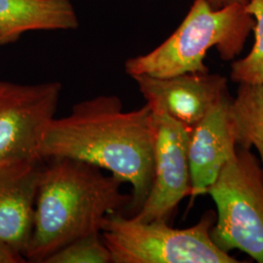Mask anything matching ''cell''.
<instances>
[{
	"instance_id": "6da1fadb",
	"label": "cell",
	"mask_w": 263,
	"mask_h": 263,
	"mask_svg": "<svg viewBox=\"0 0 263 263\" xmlns=\"http://www.w3.org/2000/svg\"><path fill=\"white\" fill-rule=\"evenodd\" d=\"M43 160L70 158L107 170L132 185V216L151 192L154 176V124L149 105L126 111L121 99L101 95L72 106L48 124L38 148Z\"/></svg>"
},
{
	"instance_id": "7a4b0ae2",
	"label": "cell",
	"mask_w": 263,
	"mask_h": 263,
	"mask_svg": "<svg viewBox=\"0 0 263 263\" xmlns=\"http://www.w3.org/2000/svg\"><path fill=\"white\" fill-rule=\"evenodd\" d=\"M44 161L25 254L30 262H44L76 239L101 233L106 216L131 205L122 181L101 168L70 158Z\"/></svg>"
},
{
	"instance_id": "3957f363",
	"label": "cell",
	"mask_w": 263,
	"mask_h": 263,
	"mask_svg": "<svg viewBox=\"0 0 263 263\" xmlns=\"http://www.w3.org/2000/svg\"><path fill=\"white\" fill-rule=\"evenodd\" d=\"M254 18L246 4L215 9L205 0H195L179 28L151 52L126 61L128 76L158 78L209 72L204 60L216 48L223 61L235 59L253 31Z\"/></svg>"
},
{
	"instance_id": "277c9868",
	"label": "cell",
	"mask_w": 263,
	"mask_h": 263,
	"mask_svg": "<svg viewBox=\"0 0 263 263\" xmlns=\"http://www.w3.org/2000/svg\"><path fill=\"white\" fill-rule=\"evenodd\" d=\"M216 215L209 211L195 226L174 228L167 220L140 221L120 213L106 216L102 238L113 263H239L211 238Z\"/></svg>"
},
{
	"instance_id": "5b68a950",
	"label": "cell",
	"mask_w": 263,
	"mask_h": 263,
	"mask_svg": "<svg viewBox=\"0 0 263 263\" xmlns=\"http://www.w3.org/2000/svg\"><path fill=\"white\" fill-rule=\"evenodd\" d=\"M216 206L211 238L223 252L239 250L263 263V168L248 149L237 146L209 187Z\"/></svg>"
},
{
	"instance_id": "8992f818",
	"label": "cell",
	"mask_w": 263,
	"mask_h": 263,
	"mask_svg": "<svg viewBox=\"0 0 263 263\" xmlns=\"http://www.w3.org/2000/svg\"><path fill=\"white\" fill-rule=\"evenodd\" d=\"M62 90L59 81L19 84L0 79V160L39 156L40 141L55 117Z\"/></svg>"
},
{
	"instance_id": "52a82bcc",
	"label": "cell",
	"mask_w": 263,
	"mask_h": 263,
	"mask_svg": "<svg viewBox=\"0 0 263 263\" xmlns=\"http://www.w3.org/2000/svg\"><path fill=\"white\" fill-rule=\"evenodd\" d=\"M154 124V176L151 192L132 217L167 220L182 199L190 196L188 146L191 131L162 110L151 109Z\"/></svg>"
},
{
	"instance_id": "ba28073f",
	"label": "cell",
	"mask_w": 263,
	"mask_h": 263,
	"mask_svg": "<svg viewBox=\"0 0 263 263\" xmlns=\"http://www.w3.org/2000/svg\"><path fill=\"white\" fill-rule=\"evenodd\" d=\"M132 78L151 109L169 114L191 132L216 104L230 96L227 78L216 73Z\"/></svg>"
},
{
	"instance_id": "9c48e42d",
	"label": "cell",
	"mask_w": 263,
	"mask_h": 263,
	"mask_svg": "<svg viewBox=\"0 0 263 263\" xmlns=\"http://www.w3.org/2000/svg\"><path fill=\"white\" fill-rule=\"evenodd\" d=\"M44 162L39 156L0 160V239L24 255L32 233L38 181Z\"/></svg>"
},
{
	"instance_id": "30bf717a",
	"label": "cell",
	"mask_w": 263,
	"mask_h": 263,
	"mask_svg": "<svg viewBox=\"0 0 263 263\" xmlns=\"http://www.w3.org/2000/svg\"><path fill=\"white\" fill-rule=\"evenodd\" d=\"M229 96L208 113L192 130L188 146L191 202L207 194L223 167L236 154L235 139L228 116Z\"/></svg>"
},
{
	"instance_id": "8fae6325",
	"label": "cell",
	"mask_w": 263,
	"mask_h": 263,
	"mask_svg": "<svg viewBox=\"0 0 263 263\" xmlns=\"http://www.w3.org/2000/svg\"><path fill=\"white\" fill-rule=\"evenodd\" d=\"M79 19L70 0H0V46L30 31L73 30Z\"/></svg>"
},
{
	"instance_id": "7c38bea8",
	"label": "cell",
	"mask_w": 263,
	"mask_h": 263,
	"mask_svg": "<svg viewBox=\"0 0 263 263\" xmlns=\"http://www.w3.org/2000/svg\"><path fill=\"white\" fill-rule=\"evenodd\" d=\"M228 116L236 145L248 151L254 146L263 168V84L241 83Z\"/></svg>"
},
{
	"instance_id": "4fadbf2b",
	"label": "cell",
	"mask_w": 263,
	"mask_h": 263,
	"mask_svg": "<svg viewBox=\"0 0 263 263\" xmlns=\"http://www.w3.org/2000/svg\"><path fill=\"white\" fill-rule=\"evenodd\" d=\"M246 7L254 18V45L247 56L232 63L230 77L239 84H263V0H249Z\"/></svg>"
},
{
	"instance_id": "5bb4252c",
	"label": "cell",
	"mask_w": 263,
	"mask_h": 263,
	"mask_svg": "<svg viewBox=\"0 0 263 263\" xmlns=\"http://www.w3.org/2000/svg\"><path fill=\"white\" fill-rule=\"evenodd\" d=\"M111 255L101 233L78 238L51 254L43 263H110Z\"/></svg>"
},
{
	"instance_id": "9a60e30c",
	"label": "cell",
	"mask_w": 263,
	"mask_h": 263,
	"mask_svg": "<svg viewBox=\"0 0 263 263\" xmlns=\"http://www.w3.org/2000/svg\"><path fill=\"white\" fill-rule=\"evenodd\" d=\"M28 262L25 255L13 246L0 239V263Z\"/></svg>"
},
{
	"instance_id": "2e32d148",
	"label": "cell",
	"mask_w": 263,
	"mask_h": 263,
	"mask_svg": "<svg viewBox=\"0 0 263 263\" xmlns=\"http://www.w3.org/2000/svg\"><path fill=\"white\" fill-rule=\"evenodd\" d=\"M208 4L215 8V9H219L222 7H226L227 5L231 4H247L249 0H205Z\"/></svg>"
}]
</instances>
